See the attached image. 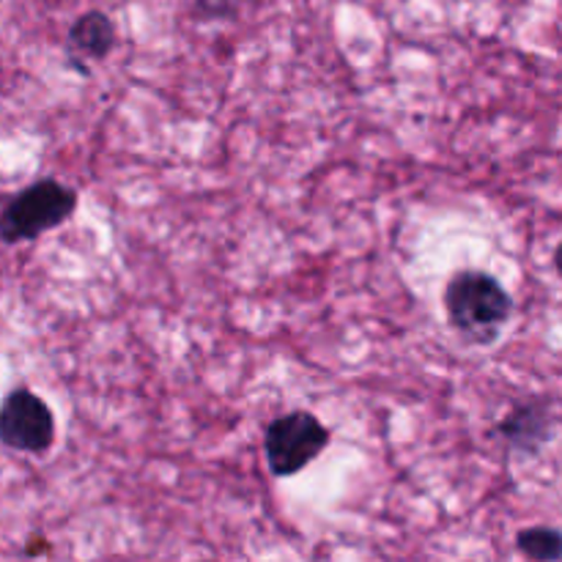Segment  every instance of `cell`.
<instances>
[{"instance_id": "cell-6", "label": "cell", "mask_w": 562, "mask_h": 562, "mask_svg": "<svg viewBox=\"0 0 562 562\" xmlns=\"http://www.w3.org/2000/svg\"><path fill=\"white\" fill-rule=\"evenodd\" d=\"M497 434L514 450L536 456L552 439V420H549V412L543 406L521 404L499 420Z\"/></svg>"}, {"instance_id": "cell-2", "label": "cell", "mask_w": 562, "mask_h": 562, "mask_svg": "<svg viewBox=\"0 0 562 562\" xmlns=\"http://www.w3.org/2000/svg\"><path fill=\"white\" fill-rule=\"evenodd\" d=\"M75 209L77 192L71 187L60 184L55 179L36 181V184L16 192L9 206L3 209L0 234H3L5 245L31 241L42 236L44 231H53L60 223H66L75 214Z\"/></svg>"}, {"instance_id": "cell-1", "label": "cell", "mask_w": 562, "mask_h": 562, "mask_svg": "<svg viewBox=\"0 0 562 562\" xmlns=\"http://www.w3.org/2000/svg\"><path fill=\"white\" fill-rule=\"evenodd\" d=\"M445 307L456 333L470 344L488 346L497 340L514 313L508 291L486 272L467 269L450 278L445 289Z\"/></svg>"}, {"instance_id": "cell-7", "label": "cell", "mask_w": 562, "mask_h": 562, "mask_svg": "<svg viewBox=\"0 0 562 562\" xmlns=\"http://www.w3.org/2000/svg\"><path fill=\"white\" fill-rule=\"evenodd\" d=\"M516 547L532 562L562 560V532L554 527H527L516 538Z\"/></svg>"}, {"instance_id": "cell-4", "label": "cell", "mask_w": 562, "mask_h": 562, "mask_svg": "<svg viewBox=\"0 0 562 562\" xmlns=\"http://www.w3.org/2000/svg\"><path fill=\"white\" fill-rule=\"evenodd\" d=\"M0 439L20 453H47L55 439V420L49 406L27 387L5 395L0 412Z\"/></svg>"}, {"instance_id": "cell-8", "label": "cell", "mask_w": 562, "mask_h": 562, "mask_svg": "<svg viewBox=\"0 0 562 562\" xmlns=\"http://www.w3.org/2000/svg\"><path fill=\"white\" fill-rule=\"evenodd\" d=\"M239 9V0H195V14L201 20H225L234 16Z\"/></svg>"}, {"instance_id": "cell-5", "label": "cell", "mask_w": 562, "mask_h": 562, "mask_svg": "<svg viewBox=\"0 0 562 562\" xmlns=\"http://www.w3.org/2000/svg\"><path fill=\"white\" fill-rule=\"evenodd\" d=\"M115 47V25L102 11H86L66 33V55L75 69L86 71L82 60H104Z\"/></svg>"}, {"instance_id": "cell-9", "label": "cell", "mask_w": 562, "mask_h": 562, "mask_svg": "<svg viewBox=\"0 0 562 562\" xmlns=\"http://www.w3.org/2000/svg\"><path fill=\"white\" fill-rule=\"evenodd\" d=\"M554 267H558V272L562 274V245L558 247V252H554Z\"/></svg>"}, {"instance_id": "cell-3", "label": "cell", "mask_w": 562, "mask_h": 562, "mask_svg": "<svg viewBox=\"0 0 562 562\" xmlns=\"http://www.w3.org/2000/svg\"><path fill=\"white\" fill-rule=\"evenodd\" d=\"M329 445V431L311 412H291L278 417L263 434V450L272 475L291 477L324 453Z\"/></svg>"}]
</instances>
